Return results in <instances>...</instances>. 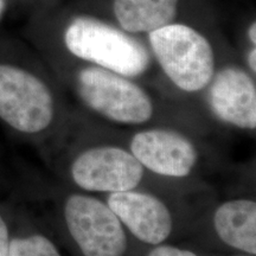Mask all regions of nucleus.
Listing matches in <instances>:
<instances>
[{"label": "nucleus", "instance_id": "nucleus-1", "mask_svg": "<svg viewBox=\"0 0 256 256\" xmlns=\"http://www.w3.org/2000/svg\"><path fill=\"white\" fill-rule=\"evenodd\" d=\"M64 43L78 58L126 78L142 75L150 66V54L140 42L94 18L74 20Z\"/></svg>", "mask_w": 256, "mask_h": 256}, {"label": "nucleus", "instance_id": "nucleus-2", "mask_svg": "<svg viewBox=\"0 0 256 256\" xmlns=\"http://www.w3.org/2000/svg\"><path fill=\"white\" fill-rule=\"evenodd\" d=\"M150 44L166 76L179 89L194 92L209 86L215 56L209 42L197 30L171 23L150 32Z\"/></svg>", "mask_w": 256, "mask_h": 256}, {"label": "nucleus", "instance_id": "nucleus-3", "mask_svg": "<svg viewBox=\"0 0 256 256\" xmlns=\"http://www.w3.org/2000/svg\"><path fill=\"white\" fill-rule=\"evenodd\" d=\"M78 90L89 108L118 124H145L151 120L154 110L142 88L126 76L100 66H89L80 72Z\"/></svg>", "mask_w": 256, "mask_h": 256}, {"label": "nucleus", "instance_id": "nucleus-4", "mask_svg": "<svg viewBox=\"0 0 256 256\" xmlns=\"http://www.w3.org/2000/svg\"><path fill=\"white\" fill-rule=\"evenodd\" d=\"M50 89L34 74L11 64H0V119L25 134L46 130L54 120Z\"/></svg>", "mask_w": 256, "mask_h": 256}, {"label": "nucleus", "instance_id": "nucleus-5", "mask_svg": "<svg viewBox=\"0 0 256 256\" xmlns=\"http://www.w3.org/2000/svg\"><path fill=\"white\" fill-rule=\"evenodd\" d=\"M64 218L83 256L126 254L124 226L107 203L87 194H72L64 206Z\"/></svg>", "mask_w": 256, "mask_h": 256}, {"label": "nucleus", "instance_id": "nucleus-6", "mask_svg": "<svg viewBox=\"0 0 256 256\" xmlns=\"http://www.w3.org/2000/svg\"><path fill=\"white\" fill-rule=\"evenodd\" d=\"M144 166L132 153L118 146L92 147L74 160V183L90 192L134 190L144 178Z\"/></svg>", "mask_w": 256, "mask_h": 256}, {"label": "nucleus", "instance_id": "nucleus-7", "mask_svg": "<svg viewBox=\"0 0 256 256\" xmlns=\"http://www.w3.org/2000/svg\"><path fill=\"white\" fill-rule=\"evenodd\" d=\"M130 153L144 168L164 177L183 178L196 165V147L183 134L170 130H146L130 140Z\"/></svg>", "mask_w": 256, "mask_h": 256}, {"label": "nucleus", "instance_id": "nucleus-8", "mask_svg": "<svg viewBox=\"0 0 256 256\" xmlns=\"http://www.w3.org/2000/svg\"><path fill=\"white\" fill-rule=\"evenodd\" d=\"M107 204L134 238L146 244H162L174 230L168 208L153 194L134 190L113 192Z\"/></svg>", "mask_w": 256, "mask_h": 256}, {"label": "nucleus", "instance_id": "nucleus-9", "mask_svg": "<svg viewBox=\"0 0 256 256\" xmlns=\"http://www.w3.org/2000/svg\"><path fill=\"white\" fill-rule=\"evenodd\" d=\"M209 84L208 101L217 119L241 130H255L256 88L247 72L229 66L220 70Z\"/></svg>", "mask_w": 256, "mask_h": 256}, {"label": "nucleus", "instance_id": "nucleus-10", "mask_svg": "<svg viewBox=\"0 0 256 256\" xmlns=\"http://www.w3.org/2000/svg\"><path fill=\"white\" fill-rule=\"evenodd\" d=\"M214 226L220 241L247 255H256V203L232 200L220 204L214 215Z\"/></svg>", "mask_w": 256, "mask_h": 256}, {"label": "nucleus", "instance_id": "nucleus-11", "mask_svg": "<svg viewBox=\"0 0 256 256\" xmlns=\"http://www.w3.org/2000/svg\"><path fill=\"white\" fill-rule=\"evenodd\" d=\"M178 0H114V14L124 31L152 32L171 24Z\"/></svg>", "mask_w": 256, "mask_h": 256}, {"label": "nucleus", "instance_id": "nucleus-12", "mask_svg": "<svg viewBox=\"0 0 256 256\" xmlns=\"http://www.w3.org/2000/svg\"><path fill=\"white\" fill-rule=\"evenodd\" d=\"M8 256H62L46 236L40 234L14 238L10 241Z\"/></svg>", "mask_w": 256, "mask_h": 256}, {"label": "nucleus", "instance_id": "nucleus-13", "mask_svg": "<svg viewBox=\"0 0 256 256\" xmlns=\"http://www.w3.org/2000/svg\"><path fill=\"white\" fill-rule=\"evenodd\" d=\"M147 256H198V255L194 254V252L188 250V249H182L178 247H174V246H166L162 243V244L156 246V248H153Z\"/></svg>", "mask_w": 256, "mask_h": 256}, {"label": "nucleus", "instance_id": "nucleus-14", "mask_svg": "<svg viewBox=\"0 0 256 256\" xmlns=\"http://www.w3.org/2000/svg\"><path fill=\"white\" fill-rule=\"evenodd\" d=\"M10 232L8 223L4 217L0 215V256H8Z\"/></svg>", "mask_w": 256, "mask_h": 256}, {"label": "nucleus", "instance_id": "nucleus-15", "mask_svg": "<svg viewBox=\"0 0 256 256\" xmlns=\"http://www.w3.org/2000/svg\"><path fill=\"white\" fill-rule=\"evenodd\" d=\"M248 64L249 68L252 70V72H256V49H252L248 54Z\"/></svg>", "mask_w": 256, "mask_h": 256}, {"label": "nucleus", "instance_id": "nucleus-16", "mask_svg": "<svg viewBox=\"0 0 256 256\" xmlns=\"http://www.w3.org/2000/svg\"><path fill=\"white\" fill-rule=\"evenodd\" d=\"M256 25L255 23H252V25L249 28V38H250V40L252 42V44L256 43Z\"/></svg>", "mask_w": 256, "mask_h": 256}, {"label": "nucleus", "instance_id": "nucleus-17", "mask_svg": "<svg viewBox=\"0 0 256 256\" xmlns=\"http://www.w3.org/2000/svg\"><path fill=\"white\" fill-rule=\"evenodd\" d=\"M5 11V0H0V18Z\"/></svg>", "mask_w": 256, "mask_h": 256}, {"label": "nucleus", "instance_id": "nucleus-18", "mask_svg": "<svg viewBox=\"0 0 256 256\" xmlns=\"http://www.w3.org/2000/svg\"><path fill=\"white\" fill-rule=\"evenodd\" d=\"M248 256H250V255H248Z\"/></svg>", "mask_w": 256, "mask_h": 256}]
</instances>
